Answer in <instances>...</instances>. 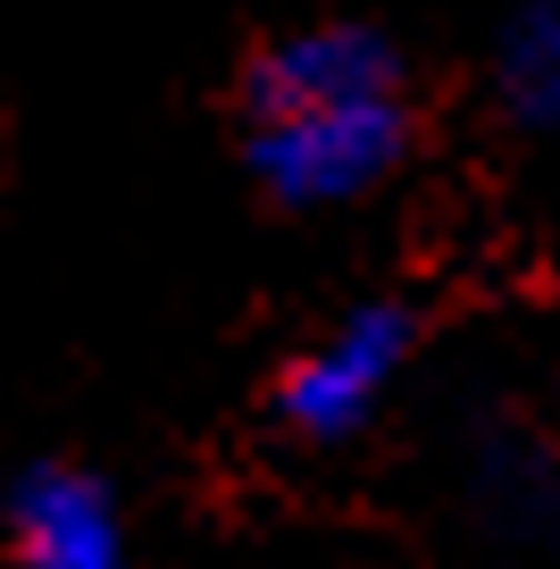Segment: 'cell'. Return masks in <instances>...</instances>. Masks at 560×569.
I'll return each mask as SVG.
<instances>
[{"label":"cell","mask_w":560,"mask_h":569,"mask_svg":"<svg viewBox=\"0 0 560 569\" xmlns=\"http://www.w3.org/2000/svg\"><path fill=\"white\" fill-rule=\"evenodd\" d=\"M410 68L377 26H301L251 51L234 84V151L277 210H351L410 160Z\"/></svg>","instance_id":"6da1fadb"},{"label":"cell","mask_w":560,"mask_h":569,"mask_svg":"<svg viewBox=\"0 0 560 569\" xmlns=\"http://www.w3.org/2000/svg\"><path fill=\"white\" fill-rule=\"evenodd\" d=\"M419 360V319L402 302H351L334 327H318L293 360L277 369L268 386V419L310 452H334V445H360L368 427L386 419L393 386L410 377Z\"/></svg>","instance_id":"7a4b0ae2"},{"label":"cell","mask_w":560,"mask_h":569,"mask_svg":"<svg viewBox=\"0 0 560 569\" xmlns=\"http://www.w3.org/2000/svg\"><path fill=\"white\" fill-rule=\"evenodd\" d=\"M0 552L9 569H134V528L101 469L26 461L0 495Z\"/></svg>","instance_id":"3957f363"},{"label":"cell","mask_w":560,"mask_h":569,"mask_svg":"<svg viewBox=\"0 0 560 569\" xmlns=\"http://www.w3.org/2000/svg\"><path fill=\"white\" fill-rule=\"evenodd\" d=\"M493 84L502 109L536 142H560V0H519L493 51Z\"/></svg>","instance_id":"277c9868"}]
</instances>
